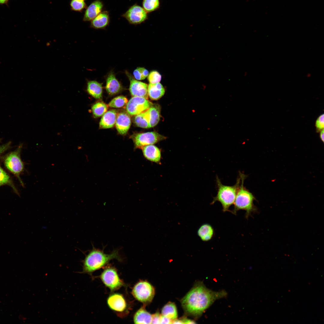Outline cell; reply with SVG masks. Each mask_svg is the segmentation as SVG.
Returning a JSON list of instances; mask_svg holds the SVG:
<instances>
[{
	"instance_id": "1",
	"label": "cell",
	"mask_w": 324,
	"mask_h": 324,
	"mask_svg": "<svg viewBox=\"0 0 324 324\" xmlns=\"http://www.w3.org/2000/svg\"><path fill=\"white\" fill-rule=\"evenodd\" d=\"M225 290L214 291L205 286L202 281L195 284L181 300L182 308L187 315L198 317L216 300L226 297Z\"/></svg>"
},
{
	"instance_id": "2",
	"label": "cell",
	"mask_w": 324,
	"mask_h": 324,
	"mask_svg": "<svg viewBox=\"0 0 324 324\" xmlns=\"http://www.w3.org/2000/svg\"><path fill=\"white\" fill-rule=\"evenodd\" d=\"M121 260L118 250H114L108 254L103 250L93 248L86 255L82 261V273L91 274L93 272L105 266L112 260Z\"/></svg>"
},
{
	"instance_id": "3",
	"label": "cell",
	"mask_w": 324,
	"mask_h": 324,
	"mask_svg": "<svg viewBox=\"0 0 324 324\" xmlns=\"http://www.w3.org/2000/svg\"><path fill=\"white\" fill-rule=\"evenodd\" d=\"M239 174L241 178V182L236 194L234 203L233 209L231 213L236 215L240 210L245 211V217L248 219L251 214L257 211L256 207L254 202L256 198L254 195L244 186V182L247 176L240 171Z\"/></svg>"
},
{
	"instance_id": "4",
	"label": "cell",
	"mask_w": 324,
	"mask_h": 324,
	"mask_svg": "<svg viewBox=\"0 0 324 324\" xmlns=\"http://www.w3.org/2000/svg\"><path fill=\"white\" fill-rule=\"evenodd\" d=\"M241 182V177L239 174L235 185H226L222 183L220 179L217 176L216 184L217 193L216 196L213 198L211 204L212 205L216 202H219L222 205L223 212H231L230 208L234 203Z\"/></svg>"
},
{
	"instance_id": "5",
	"label": "cell",
	"mask_w": 324,
	"mask_h": 324,
	"mask_svg": "<svg viewBox=\"0 0 324 324\" xmlns=\"http://www.w3.org/2000/svg\"><path fill=\"white\" fill-rule=\"evenodd\" d=\"M22 147L20 146L16 149L7 154L4 158L3 162L6 168L18 178L23 186L24 184L20 177L24 169V165L20 158Z\"/></svg>"
},
{
	"instance_id": "6",
	"label": "cell",
	"mask_w": 324,
	"mask_h": 324,
	"mask_svg": "<svg viewBox=\"0 0 324 324\" xmlns=\"http://www.w3.org/2000/svg\"><path fill=\"white\" fill-rule=\"evenodd\" d=\"M132 293L136 300L145 305L152 301L155 294V290L153 286L148 282L141 280L134 286Z\"/></svg>"
},
{
	"instance_id": "7",
	"label": "cell",
	"mask_w": 324,
	"mask_h": 324,
	"mask_svg": "<svg viewBox=\"0 0 324 324\" xmlns=\"http://www.w3.org/2000/svg\"><path fill=\"white\" fill-rule=\"evenodd\" d=\"M100 277L104 285L111 291L117 290L124 285V283L119 277L117 270L113 267H106Z\"/></svg>"
},
{
	"instance_id": "8",
	"label": "cell",
	"mask_w": 324,
	"mask_h": 324,
	"mask_svg": "<svg viewBox=\"0 0 324 324\" xmlns=\"http://www.w3.org/2000/svg\"><path fill=\"white\" fill-rule=\"evenodd\" d=\"M136 148H141L144 146L153 145L166 139L163 136L154 132L137 134L132 137Z\"/></svg>"
},
{
	"instance_id": "9",
	"label": "cell",
	"mask_w": 324,
	"mask_h": 324,
	"mask_svg": "<svg viewBox=\"0 0 324 324\" xmlns=\"http://www.w3.org/2000/svg\"><path fill=\"white\" fill-rule=\"evenodd\" d=\"M152 104L145 98L133 96L128 101L126 110L128 113L136 116L147 110L152 106Z\"/></svg>"
},
{
	"instance_id": "10",
	"label": "cell",
	"mask_w": 324,
	"mask_h": 324,
	"mask_svg": "<svg viewBox=\"0 0 324 324\" xmlns=\"http://www.w3.org/2000/svg\"><path fill=\"white\" fill-rule=\"evenodd\" d=\"M130 24H137L145 21L147 17V14L141 6L134 4L131 6L123 15Z\"/></svg>"
},
{
	"instance_id": "11",
	"label": "cell",
	"mask_w": 324,
	"mask_h": 324,
	"mask_svg": "<svg viewBox=\"0 0 324 324\" xmlns=\"http://www.w3.org/2000/svg\"><path fill=\"white\" fill-rule=\"evenodd\" d=\"M125 73L130 81L129 91L131 95L147 99L148 95V85L135 79L127 71H126Z\"/></svg>"
},
{
	"instance_id": "12",
	"label": "cell",
	"mask_w": 324,
	"mask_h": 324,
	"mask_svg": "<svg viewBox=\"0 0 324 324\" xmlns=\"http://www.w3.org/2000/svg\"><path fill=\"white\" fill-rule=\"evenodd\" d=\"M109 307L112 310L122 313L126 310L127 304L122 295L118 293H114L110 295L107 300Z\"/></svg>"
},
{
	"instance_id": "13",
	"label": "cell",
	"mask_w": 324,
	"mask_h": 324,
	"mask_svg": "<svg viewBox=\"0 0 324 324\" xmlns=\"http://www.w3.org/2000/svg\"><path fill=\"white\" fill-rule=\"evenodd\" d=\"M142 149L144 156L146 159L161 164V151L158 148L153 145H149L143 147Z\"/></svg>"
},
{
	"instance_id": "14",
	"label": "cell",
	"mask_w": 324,
	"mask_h": 324,
	"mask_svg": "<svg viewBox=\"0 0 324 324\" xmlns=\"http://www.w3.org/2000/svg\"><path fill=\"white\" fill-rule=\"evenodd\" d=\"M131 119L127 113L122 112L117 115L116 126L118 132L121 135H125L131 125Z\"/></svg>"
},
{
	"instance_id": "15",
	"label": "cell",
	"mask_w": 324,
	"mask_h": 324,
	"mask_svg": "<svg viewBox=\"0 0 324 324\" xmlns=\"http://www.w3.org/2000/svg\"><path fill=\"white\" fill-rule=\"evenodd\" d=\"M103 7V3L100 0L92 2L87 8L84 14L83 20L84 21H91L102 11Z\"/></svg>"
},
{
	"instance_id": "16",
	"label": "cell",
	"mask_w": 324,
	"mask_h": 324,
	"mask_svg": "<svg viewBox=\"0 0 324 324\" xmlns=\"http://www.w3.org/2000/svg\"><path fill=\"white\" fill-rule=\"evenodd\" d=\"M105 88L108 93L110 95L117 94L122 89L121 83L112 71L110 72L107 76Z\"/></svg>"
},
{
	"instance_id": "17",
	"label": "cell",
	"mask_w": 324,
	"mask_h": 324,
	"mask_svg": "<svg viewBox=\"0 0 324 324\" xmlns=\"http://www.w3.org/2000/svg\"><path fill=\"white\" fill-rule=\"evenodd\" d=\"M146 119L150 128L156 126L160 119V110L159 107L152 106L143 112Z\"/></svg>"
},
{
	"instance_id": "18",
	"label": "cell",
	"mask_w": 324,
	"mask_h": 324,
	"mask_svg": "<svg viewBox=\"0 0 324 324\" xmlns=\"http://www.w3.org/2000/svg\"><path fill=\"white\" fill-rule=\"evenodd\" d=\"M116 111L114 110H110L106 112L103 116L99 123L101 129L110 128L116 123L117 116Z\"/></svg>"
},
{
	"instance_id": "19",
	"label": "cell",
	"mask_w": 324,
	"mask_h": 324,
	"mask_svg": "<svg viewBox=\"0 0 324 324\" xmlns=\"http://www.w3.org/2000/svg\"><path fill=\"white\" fill-rule=\"evenodd\" d=\"M109 21L108 12L102 11L91 20L90 26L95 29L104 28L108 25Z\"/></svg>"
},
{
	"instance_id": "20",
	"label": "cell",
	"mask_w": 324,
	"mask_h": 324,
	"mask_svg": "<svg viewBox=\"0 0 324 324\" xmlns=\"http://www.w3.org/2000/svg\"><path fill=\"white\" fill-rule=\"evenodd\" d=\"M152 320V315L146 310L144 305L137 311L133 317L135 324H151Z\"/></svg>"
},
{
	"instance_id": "21",
	"label": "cell",
	"mask_w": 324,
	"mask_h": 324,
	"mask_svg": "<svg viewBox=\"0 0 324 324\" xmlns=\"http://www.w3.org/2000/svg\"><path fill=\"white\" fill-rule=\"evenodd\" d=\"M214 231L212 226L208 223L201 225L198 230L197 234L203 242H208L213 237Z\"/></svg>"
},
{
	"instance_id": "22",
	"label": "cell",
	"mask_w": 324,
	"mask_h": 324,
	"mask_svg": "<svg viewBox=\"0 0 324 324\" xmlns=\"http://www.w3.org/2000/svg\"><path fill=\"white\" fill-rule=\"evenodd\" d=\"M165 90L159 82L150 83L148 86V93L150 98L152 100L159 99L164 94Z\"/></svg>"
},
{
	"instance_id": "23",
	"label": "cell",
	"mask_w": 324,
	"mask_h": 324,
	"mask_svg": "<svg viewBox=\"0 0 324 324\" xmlns=\"http://www.w3.org/2000/svg\"><path fill=\"white\" fill-rule=\"evenodd\" d=\"M87 91L94 98L99 99L101 98L102 94V84L95 80L89 81L87 83Z\"/></svg>"
},
{
	"instance_id": "24",
	"label": "cell",
	"mask_w": 324,
	"mask_h": 324,
	"mask_svg": "<svg viewBox=\"0 0 324 324\" xmlns=\"http://www.w3.org/2000/svg\"><path fill=\"white\" fill-rule=\"evenodd\" d=\"M161 315L170 319L172 321L177 319L178 314L175 303L169 302L165 305L162 309Z\"/></svg>"
},
{
	"instance_id": "25",
	"label": "cell",
	"mask_w": 324,
	"mask_h": 324,
	"mask_svg": "<svg viewBox=\"0 0 324 324\" xmlns=\"http://www.w3.org/2000/svg\"><path fill=\"white\" fill-rule=\"evenodd\" d=\"M6 185L11 187L15 192L18 195H19V192L15 186L11 178L0 166V187Z\"/></svg>"
},
{
	"instance_id": "26",
	"label": "cell",
	"mask_w": 324,
	"mask_h": 324,
	"mask_svg": "<svg viewBox=\"0 0 324 324\" xmlns=\"http://www.w3.org/2000/svg\"><path fill=\"white\" fill-rule=\"evenodd\" d=\"M108 106L104 103L99 102L94 104L92 107V112L96 117L103 116L107 112Z\"/></svg>"
},
{
	"instance_id": "27",
	"label": "cell",
	"mask_w": 324,
	"mask_h": 324,
	"mask_svg": "<svg viewBox=\"0 0 324 324\" xmlns=\"http://www.w3.org/2000/svg\"><path fill=\"white\" fill-rule=\"evenodd\" d=\"M128 102L127 98L123 96H119L112 99L109 103L110 107L121 108L125 106Z\"/></svg>"
},
{
	"instance_id": "28",
	"label": "cell",
	"mask_w": 324,
	"mask_h": 324,
	"mask_svg": "<svg viewBox=\"0 0 324 324\" xmlns=\"http://www.w3.org/2000/svg\"><path fill=\"white\" fill-rule=\"evenodd\" d=\"M159 5V0H143V8L146 12H150L157 9Z\"/></svg>"
},
{
	"instance_id": "29",
	"label": "cell",
	"mask_w": 324,
	"mask_h": 324,
	"mask_svg": "<svg viewBox=\"0 0 324 324\" xmlns=\"http://www.w3.org/2000/svg\"><path fill=\"white\" fill-rule=\"evenodd\" d=\"M148 71L143 67H137L133 72V77L138 80H144L148 75Z\"/></svg>"
},
{
	"instance_id": "30",
	"label": "cell",
	"mask_w": 324,
	"mask_h": 324,
	"mask_svg": "<svg viewBox=\"0 0 324 324\" xmlns=\"http://www.w3.org/2000/svg\"><path fill=\"white\" fill-rule=\"evenodd\" d=\"M135 124L138 127L145 128H150L142 112L136 115L134 118Z\"/></svg>"
},
{
	"instance_id": "31",
	"label": "cell",
	"mask_w": 324,
	"mask_h": 324,
	"mask_svg": "<svg viewBox=\"0 0 324 324\" xmlns=\"http://www.w3.org/2000/svg\"><path fill=\"white\" fill-rule=\"evenodd\" d=\"M70 5L72 10L78 12L82 11L86 7L84 0H71Z\"/></svg>"
},
{
	"instance_id": "32",
	"label": "cell",
	"mask_w": 324,
	"mask_h": 324,
	"mask_svg": "<svg viewBox=\"0 0 324 324\" xmlns=\"http://www.w3.org/2000/svg\"><path fill=\"white\" fill-rule=\"evenodd\" d=\"M161 76L157 71L153 70L148 74V79L150 83L153 84L159 82L161 80Z\"/></svg>"
},
{
	"instance_id": "33",
	"label": "cell",
	"mask_w": 324,
	"mask_h": 324,
	"mask_svg": "<svg viewBox=\"0 0 324 324\" xmlns=\"http://www.w3.org/2000/svg\"><path fill=\"white\" fill-rule=\"evenodd\" d=\"M324 114L320 115L317 118L315 123V126L317 130L319 131L324 129Z\"/></svg>"
},
{
	"instance_id": "34",
	"label": "cell",
	"mask_w": 324,
	"mask_h": 324,
	"mask_svg": "<svg viewBox=\"0 0 324 324\" xmlns=\"http://www.w3.org/2000/svg\"><path fill=\"white\" fill-rule=\"evenodd\" d=\"M161 314L158 312L152 315V324H160Z\"/></svg>"
},
{
	"instance_id": "35",
	"label": "cell",
	"mask_w": 324,
	"mask_h": 324,
	"mask_svg": "<svg viewBox=\"0 0 324 324\" xmlns=\"http://www.w3.org/2000/svg\"><path fill=\"white\" fill-rule=\"evenodd\" d=\"M11 142H9L0 146V155L7 150L10 147Z\"/></svg>"
},
{
	"instance_id": "36",
	"label": "cell",
	"mask_w": 324,
	"mask_h": 324,
	"mask_svg": "<svg viewBox=\"0 0 324 324\" xmlns=\"http://www.w3.org/2000/svg\"><path fill=\"white\" fill-rule=\"evenodd\" d=\"M172 321L170 319L161 314L160 324H172Z\"/></svg>"
},
{
	"instance_id": "37",
	"label": "cell",
	"mask_w": 324,
	"mask_h": 324,
	"mask_svg": "<svg viewBox=\"0 0 324 324\" xmlns=\"http://www.w3.org/2000/svg\"><path fill=\"white\" fill-rule=\"evenodd\" d=\"M180 320L182 324H194L196 323L194 321L188 319L185 317L182 318Z\"/></svg>"
},
{
	"instance_id": "38",
	"label": "cell",
	"mask_w": 324,
	"mask_h": 324,
	"mask_svg": "<svg viewBox=\"0 0 324 324\" xmlns=\"http://www.w3.org/2000/svg\"><path fill=\"white\" fill-rule=\"evenodd\" d=\"M324 129L320 131V137L322 141L323 142L324 141Z\"/></svg>"
},
{
	"instance_id": "39",
	"label": "cell",
	"mask_w": 324,
	"mask_h": 324,
	"mask_svg": "<svg viewBox=\"0 0 324 324\" xmlns=\"http://www.w3.org/2000/svg\"><path fill=\"white\" fill-rule=\"evenodd\" d=\"M9 0H0V4H4L7 3Z\"/></svg>"
},
{
	"instance_id": "40",
	"label": "cell",
	"mask_w": 324,
	"mask_h": 324,
	"mask_svg": "<svg viewBox=\"0 0 324 324\" xmlns=\"http://www.w3.org/2000/svg\"></svg>"
}]
</instances>
